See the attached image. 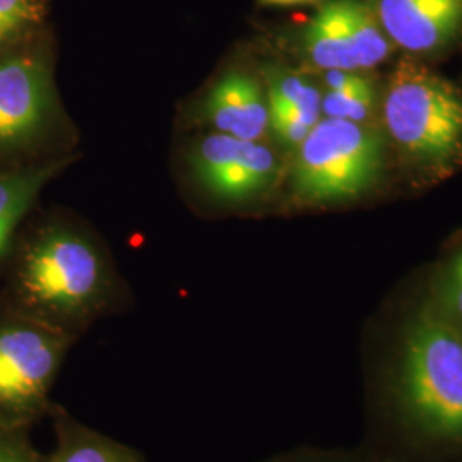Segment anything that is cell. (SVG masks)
I'll list each match as a JSON object with an SVG mask.
<instances>
[{"mask_svg": "<svg viewBox=\"0 0 462 462\" xmlns=\"http://www.w3.org/2000/svg\"><path fill=\"white\" fill-rule=\"evenodd\" d=\"M360 382L366 450L383 462H462V330L427 276L366 334Z\"/></svg>", "mask_w": 462, "mask_h": 462, "instance_id": "cell-1", "label": "cell"}, {"mask_svg": "<svg viewBox=\"0 0 462 462\" xmlns=\"http://www.w3.org/2000/svg\"><path fill=\"white\" fill-rule=\"evenodd\" d=\"M9 312L79 337L116 298V280L98 244L60 225L33 233L19 248Z\"/></svg>", "mask_w": 462, "mask_h": 462, "instance_id": "cell-2", "label": "cell"}, {"mask_svg": "<svg viewBox=\"0 0 462 462\" xmlns=\"http://www.w3.org/2000/svg\"><path fill=\"white\" fill-rule=\"evenodd\" d=\"M383 122L397 148L420 165H448L462 152L461 91L425 67H397Z\"/></svg>", "mask_w": 462, "mask_h": 462, "instance_id": "cell-3", "label": "cell"}, {"mask_svg": "<svg viewBox=\"0 0 462 462\" xmlns=\"http://www.w3.org/2000/svg\"><path fill=\"white\" fill-rule=\"evenodd\" d=\"M76 341L30 317L0 315V429H32L49 414L51 387Z\"/></svg>", "mask_w": 462, "mask_h": 462, "instance_id": "cell-4", "label": "cell"}, {"mask_svg": "<svg viewBox=\"0 0 462 462\" xmlns=\"http://www.w3.org/2000/svg\"><path fill=\"white\" fill-rule=\"evenodd\" d=\"M382 165L377 134L358 122L324 116L297 148L291 189L309 204L346 200L372 187Z\"/></svg>", "mask_w": 462, "mask_h": 462, "instance_id": "cell-5", "label": "cell"}, {"mask_svg": "<svg viewBox=\"0 0 462 462\" xmlns=\"http://www.w3.org/2000/svg\"><path fill=\"white\" fill-rule=\"evenodd\" d=\"M55 110L49 57L40 50H0V154L34 146L49 131Z\"/></svg>", "mask_w": 462, "mask_h": 462, "instance_id": "cell-6", "label": "cell"}, {"mask_svg": "<svg viewBox=\"0 0 462 462\" xmlns=\"http://www.w3.org/2000/svg\"><path fill=\"white\" fill-rule=\"evenodd\" d=\"M194 180L209 198L244 202L276 182L280 163L261 141H244L225 134L202 137L189 154Z\"/></svg>", "mask_w": 462, "mask_h": 462, "instance_id": "cell-7", "label": "cell"}, {"mask_svg": "<svg viewBox=\"0 0 462 462\" xmlns=\"http://www.w3.org/2000/svg\"><path fill=\"white\" fill-rule=\"evenodd\" d=\"M377 19L397 47L427 53L440 49L462 23V0H379Z\"/></svg>", "mask_w": 462, "mask_h": 462, "instance_id": "cell-8", "label": "cell"}, {"mask_svg": "<svg viewBox=\"0 0 462 462\" xmlns=\"http://www.w3.org/2000/svg\"><path fill=\"white\" fill-rule=\"evenodd\" d=\"M200 116L216 133L261 141L269 131V101L252 76L233 70L208 91Z\"/></svg>", "mask_w": 462, "mask_h": 462, "instance_id": "cell-9", "label": "cell"}, {"mask_svg": "<svg viewBox=\"0 0 462 462\" xmlns=\"http://www.w3.org/2000/svg\"><path fill=\"white\" fill-rule=\"evenodd\" d=\"M309 60L324 72H360V59L349 16V0H330L309 23L303 33Z\"/></svg>", "mask_w": 462, "mask_h": 462, "instance_id": "cell-10", "label": "cell"}, {"mask_svg": "<svg viewBox=\"0 0 462 462\" xmlns=\"http://www.w3.org/2000/svg\"><path fill=\"white\" fill-rule=\"evenodd\" d=\"M55 448L45 462H144L134 447L81 423L64 406L51 402L49 414Z\"/></svg>", "mask_w": 462, "mask_h": 462, "instance_id": "cell-11", "label": "cell"}, {"mask_svg": "<svg viewBox=\"0 0 462 462\" xmlns=\"http://www.w3.org/2000/svg\"><path fill=\"white\" fill-rule=\"evenodd\" d=\"M66 166L64 160L0 171V269L11 254L21 221L43 187Z\"/></svg>", "mask_w": 462, "mask_h": 462, "instance_id": "cell-12", "label": "cell"}, {"mask_svg": "<svg viewBox=\"0 0 462 462\" xmlns=\"http://www.w3.org/2000/svg\"><path fill=\"white\" fill-rule=\"evenodd\" d=\"M328 95L322 97V116L364 124L375 105V89L358 72H326Z\"/></svg>", "mask_w": 462, "mask_h": 462, "instance_id": "cell-13", "label": "cell"}, {"mask_svg": "<svg viewBox=\"0 0 462 462\" xmlns=\"http://www.w3.org/2000/svg\"><path fill=\"white\" fill-rule=\"evenodd\" d=\"M427 286L442 314L462 330V245L427 274Z\"/></svg>", "mask_w": 462, "mask_h": 462, "instance_id": "cell-14", "label": "cell"}, {"mask_svg": "<svg viewBox=\"0 0 462 462\" xmlns=\"http://www.w3.org/2000/svg\"><path fill=\"white\" fill-rule=\"evenodd\" d=\"M269 106L291 110L310 125L322 118V97L319 89L293 74H278L269 84Z\"/></svg>", "mask_w": 462, "mask_h": 462, "instance_id": "cell-15", "label": "cell"}, {"mask_svg": "<svg viewBox=\"0 0 462 462\" xmlns=\"http://www.w3.org/2000/svg\"><path fill=\"white\" fill-rule=\"evenodd\" d=\"M254 462H383L360 442L355 446H297Z\"/></svg>", "mask_w": 462, "mask_h": 462, "instance_id": "cell-16", "label": "cell"}, {"mask_svg": "<svg viewBox=\"0 0 462 462\" xmlns=\"http://www.w3.org/2000/svg\"><path fill=\"white\" fill-rule=\"evenodd\" d=\"M43 17L42 0H0V50L16 43Z\"/></svg>", "mask_w": 462, "mask_h": 462, "instance_id": "cell-17", "label": "cell"}, {"mask_svg": "<svg viewBox=\"0 0 462 462\" xmlns=\"http://www.w3.org/2000/svg\"><path fill=\"white\" fill-rule=\"evenodd\" d=\"M314 125L305 122L301 116L293 114L291 110L269 106V129L276 134L282 144L298 148L305 137L310 134Z\"/></svg>", "mask_w": 462, "mask_h": 462, "instance_id": "cell-18", "label": "cell"}, {"mask_svg": "<svg viewBox=\"0 0 462 462\" xmlns=\"http://www.w3.org/2000/svg\"><path fill=\"white\" fill-rule=\"evenodd\" d=\"M0 462H45L30 440V429H0Z\"/></svg>", "mask_w": 462, "mask_h": 462, "instance_id": "cell-19", "label": "cell"}, {"mask_svg": "<svg viewBox=\"0 0 462 462\" xmlns=\"http://www.w3.org/2000/svg\"><path fill=\"white\" fill-rule=\"evenodd\" d=\"M265 5H281V7H288V5H301V4H312L315 0H261Z\"/></svg>", "mask_w": 462, "mask_h": 462, "instance_id": "cell-20", "label": "cell"}]
</instances>
